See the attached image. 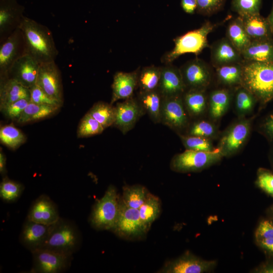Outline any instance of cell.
<instances>
[{"mask_svg": "<svg viewBox=\"0 0 273 273\" xmlns=\"http://www.w3.org/2000/svg\"><path fill=\"white\" fill-rule=\"evenodd\" d=\"M255 184L263 192L273 198V171L264 168H259Z\"/></svg>", "mask_w": 273, "mask_h": 273, "instance_id": "7bdbcfd3", "label": "cell"}, {"mask_svg": "<svg viewBox=\"0 0 273 273\" xmlns=\"http://www.w3.org/2000/svg\"><path fill=\"white\" fill-rule=\"evenodd\" d=\"M196 12L204 15L210 16L222 9L226 0H196Z\"/></svg>", "mask_w": 273, "mask_h": 273, "instance_id": "bcb514c9", "label": "cell"}, {"mask_svg": "<svg viewBox=\"0 0 273 273\" xmlns=\"http://www.w3.org/2000/svg\"><path fill=\"white\" fill-rule=\"evenodd\" d=\"M242 62L215 68L218 81L227 88H236L240 86L242 76Z\"/></svg>", "mask_w": 273, "mask_h": 273, "instance_id": "f546056e", "label": "cell"}, {"mask_svg": "<svg viewBox=\"0 0 273 273\" xmlns=\"http://www.w3.org/2000/svg\"><path fill=\"white\" fill-rule=\"evenodd\" d=\"M233 98L234 112L238 117H244L250 114L258 102L253 94L241 85L235 88Z\"/></svg>", "mask_w": 273, "mask_h": 273, "instance_id": "f1b7e54d", "label": "cell"}, {"mask_svg": "<svg viewBox=\"0 0 273 273\" xmlns=\"http://www.w3.org/2000/svg\"><path fill=\"white\" fill-rule=\"evenodd\" d=\"M258 130L270 143L273 144V111L262 119L258 125Z\"/></svg>", "mask_w": 273, "mask_h": 273, "instance_id": "7dc6e473", "label": "cell"}, {"mask_svg": "<svg viewBox=\"0 0 273 273\" xmlns=\"http://www.w3.org/2000/svg\"><path fill=\"white\" fill-rule=\"evenodd\" d=\"M111 231L128 240L144 239L148 232L141 220L139 209L127 206L122 200L118 218Z\"/></svg>", "mask_w": 273, "mask_h": 273, "instance_id": "ba28073f", "label": "cell"}, {"mask_svg": "<svg viewBox=\"0 0 273 273\" xmlns=\"http://www.w3.org/2000/svg\"><path fill=\"white\" fill-rule=\"evenodd\" d=\"M30 100L32 103L60 108L62 104L52 99L36 84L30 88Z\"/></svg>", "mask_w": 273, "mask_h": 273, "instance_id": "f6af8a7d", "label": "cell"}, {"mask_svg": "<svg viewBox=\"0 0 273 273\" xmlns=\"http://www.w3.org/2000/svg\"><path fill=\"white\" fill-rule=\"evenodd\" d=\"M59 108H60L30 102L17 122L24 124L39 120L52 115Z\"/></svg>", "mask_w": 273, "mask_h": 273, "instance_id": "836d02e7", "label": "cell"}, {"mask_svg": "<svg viewBox=\"0 0 273 273\" xmlns=\"http://www.w3.org/2000/svg\"><path fill=\"white\" fill-rule=\"evenodd\" d=\"M24 186L5 176L0 184V197L6 203L17 201L22 195Z\"/></svg>", "mask_w": 273, "mask_h": 273, "instance_id": "f35d334b", "label": "cell"}, {"mask_svg": "<svg viewBox=\"0 0 273 273\" xmlns=\"http://www.w3.org/2000/svg\"><path fill=\"white\" fill-rule=\"evenodd\" d=\"M60 217L56 204L48 195L41 194L32 203L26 218L39 223L51 225Z\"/></svg>", "mask_w": 273, "mask_h": 273, "instance_id": "ac0fdd59", "label": "cell"}, {"mask_svg": "<svg viewBox=\"0 0 273 273\" xmlns=\"http://www.w3.org/2000/svg\"><path fill=\"white\" fill-rule=\"evenodd\" d=\"M30 97L29 88L7 76L0 77V108L22 99L30 100Z\"/></svg>", "mask_w": 273, "mask_h": 273, "instance_id": "484cf974", "label": "cell"}, {"mask_svg": "<svg viewBox=\"0 0 273 273\" xmlns=\"http://www.w3.org/2000/svg\"><path fill=\"white\" fill-rule=\"evenodd\" d=\"M215 260L202 259L189 251L177 258L165 262L158 271L161 273H203L212 270L216 266Z\"/></svg>", "mask_w": 273, "mask_h": 273, "instance_id": "8fae6325", "label": "cell"}, {"mask_svg": "<svg viewBox=\"0 0 273 273\" xmlns=\"http://www.w3.org/2000/svg\"><path fill=\"white\" fill-rule=\"evenodd\" d=\"M242 56L246 61H273V38L251 41L242 52Z\"/></svg>", "mask_w": 273, "mask_h": 273, "instance_id": "4316f807", "label": "cell"}, {"mask_svg": "<svg viewBox=\"0 0 273 273\" xmlns=\"http://www.w3.org/2000/svg\"><path fill=\"white\" fill-rule=\"evenodd\" d=\"M39 65L32 57L24 54L13 64L5 76L29 89L35 84Z\"/></svg>", "mask_w": 273, "mask_h": 273, "instance_id": "e0dca14e", "label": "cell"}, {"mask_svg": "<svg viewBox=\"0 0 273 273\" xmlns=\"http://www.w3.org/2000/svg\"><path fill=\"white\" fill-rule=\"evenodd\" d=\"M178 135L186 150L202 152H212L216 150L212 140L184 134H178Z\"/></svg>", "mask_w": 273, "mask_h": 273, "instance_id": "ab89813d", "label": "cell"}, {"mask_svg": "<svg viewBox=\"0 0 273 273\" xmlns=\"http://www.w3.org/2000/svg\"><path fill=\"white\" fill-rule=\"evenodd\" d=\"M206 91L188 89L183 94L184 104L191 119L201 118L207 114L208 95Z\"/></svg>", "mask_w": 273, "mask_h": 273, "instance_id": "cb8c5ba5", "label": "cell"}, {"mask_svg": "<svg viewBox=\"0 0 273 273\" xmlns=\"http://www.w3.org/2000/svg\"><path fill=\"white\" fill-rule=\"evenodd\" d=\"M115 118L113 126L123 134L131 130L146 113L136 97H132L118 102L115 106Z\"/></svg>", "mask_w": 273, "mask_h": 273, "instance_id": "5bb4252c", "label": "cell"}, {"mask_svg": "<svg viewBox=\"0 0 273 273\" xmlns=\"http://www.w3.org/2000/svg\"><path fill=\"white\" fill-rule=\"evenodd\" d=\"M81 243V234L76 224L60 217L52 225L42 248L73 255L79 250Z\"/></svg>", "mask_w": 273, "mask_h": 273, "instance_id": "277c9868", "label": "cell"}, {"mask_svg": "<svg viewBox=\"0 0 273 273\" xmlns=\"http://www.w3.org/2000/svg\"><path fill=\"white\" fill-rule=\"evenodd\" d=\"M161 67L151 65L140 70L138 77L139 92L157 89L160 78Z\"/></svg>", "mask_w": 273, "mask_h": 273, "instance_id": "d590c367", "label": "cell"}, {"mask_svg": "<svg viewBox=\"0 0 273 273\" xmlns=\"http://www.w3.org/2000/svg\"><path fill=\"white\" fill-rule=\"evenodd\" d=\"M30 102L29 99H22L1 107L0 110L6 117L17 121Z\"/></svg>", "mask_w": 273, "mask_h": 273, "instance_id": "ee69618b", "label": "cell"}, {"mask_svg": "<svg viewBox=\"0 0 273 273\" xmlns=\"http://www.w3.org/2000/svg\"><path fill=\"white\" fill-rule=\"evenodd\" d=\"M140 70L138 69L130 72H117L114 75L112 84V97L110 103L119 100H125L133 96L138 87Z\"/></svg>", "mask_w": 273, "mask_h": 273, "instance_id": "44dd1931", "label": "cell"}, {"mask_svg": "<svg viewBox=\"0 0 273 273\" xmlns=\"http://www.w3.org/2000/svg\"><path fill=\"white\" fill-rule=\"evenodd\" d=\"M220 133L215 122L201 118L191 121L184 134L214 140L219 138Z\"/></svg>", "mask_w": 273, "mask_h": 273, "instance_id": "4dcf8cb0", "label": "cell"}, {"mask_svg": "<svg viewBox=\"0 0 273 273\" xmlns=\"http://www.w3.org/2000/svg\"><path fill=\"white\" fill-rule=\"evenodd\" d=\"M217 26L209 21H206L199 28L177 36L173 39L174 48L165 53L161 58L165 64H171L181 55L186 53L199 55L209 45L208 34Z\"/></svg>", "mask_w": 273, "mask_h": 273, "instance_id": "3957f363", "label": "cell"}, {"mask_svg": "<svg viewBox=\"0 0 273 273\" xmlns=\"http://www.w3.org/2000/svg\"><path fill=\"white\" fill-rule=\"evenodd\" d=\"M24 7L17 0L0 1V42L19 28Z\"/></svg>", "mask_w": 273, "mask_h": 273, "instance_id": "2e32d148", "label": "cell"}, {"mask_svg": "<svg viewBox=\"0 0 273 273\" xmlns=\"http://www.w3.org/2000/svg\"><path fill=\"white\" fill-rule=\"evenodd\" d=\"M150 192L144 186L139 184L123 187L122 202L127 206L139 209L147 198Z\"/></svg>", "mask_w": 273, "mask_h": 273, "instance_id": "e575fe53", "label": "cell"}, {"mask_svg": "<svg viewBox=\"0 0 273 273\" xmlns=\"http://www.w3.org/2000/svg\"><path fill=\"white\" fill-rule=\"evenodd\" d=\"M52 225H46L26 218L19 235V242L31 253L42 248Z\"/></svg>", "mask_w": 273, "mask_h": 273, "instance_id": "d6986e66", "label": "cell"}, {"mask_svg": "<svg viewBox=\"0 0 273 273\" xmlns=\"http://www.w3.org/2000/svg\"><path fill=\"white\" fill-rule=\"evenodd\" d=\"M223 156L216 148L212 152L186 150L172 158L170 169L179 173L200 172L220 162Z\"/></svg>", "mask_w": 273, "mask_h": 273, "instance_id": "52a82bcc", "label": "cell"}, {"mask_svg": "<svg viewBox=\"0 0 273 273\" xmlns=\"http://www.w3.org/2000/svg\"><path fill=\"white\" fill-rule=\"evenodd\" d=\"M268 212L271 216V218H273V204L270 207Z\"/></svg>", "mask_w": 273, "mask_h": 273, "instance_id": "11a10c76", "label": "cell"}, {"mask_svg": "<svg viewBox=\"0 0 273 273\" xmlns=\"http://www.w3.org/2000/svg\"><path fill=\"white\" fill-rule=\"evenodd\" d=\"M262 0H232V10L239 16L260 14Z\"/></svg>", "mask_w": 273, "mask_h": 273, "instance_id": "b9f144b4", "label": "cell"}, {"mask_svg": "<svg viewBox=\"0 0 273 273\" xmlns=\"http://www.w3.org/2000/svg\"><path fill=\"white\" fill-rule=\"evenodd\" d=\"M6 157L1 150L0 151V173L2 175H5L7 172L6 169Z\"/></svg>", "mask_w": 273, "mask_h": 273, "instance_id": "816d5d0a", "label": "cell"}, {"mask_svg": "<svg viewBox=\"0 0 273 273\" xmlns=\"http://www.w3.org/2000/svg\"><path fill=\"white\" fill-rule=\"evenodd\" d=\"M226 37L241 54L251 42L239 16L229 23L226 30Z\"/></svg>", "mask_w": 273, "mask_h": 273, "instance_id": "1f68e13d", "label": "cell"}, {"mask_svg": "<svg viewBox=\"0 0 273 273\" xmlns=\"http://www.w3.org/2000/svg\"><path fill=\"white\" fill-rule=\"evenodd\" d=\"M121 203L116 187L109 186L104 196L92 207L89 217L90 225L97 230L111 231L118 218Z\"/></svg>", "mask_w": 273, "mask_h": 273, "instance_id": "5b68a950", "label": "cell"}, {"mask_svg": "<svg viewBox=\"0 0 273 273\" xmlns=\"http://www.w3.org/2000/svg\"><path fill=\"white\" fill-rule=\"evenodd\" d=\"M239 17L251 41L273 38L267 18L263 17L260 14Z\"/></svg>", "mask_w": 273, "mask_h": 273, "instance_id": "d4e9b609", "label": "cell"}, {"mask_svg": "<svg viewBox=\"0 0 273 273\" xmlns=\"http://www.w3.org/2000/svg\"><path fill=\"white\" fill-rule=\"evenodd\" d=\"M136 98L151 120L160 123L163 97L158 89L138 92Z\"/></svg>", "mask_w": 273, "mask_h": 273, "instance_id": "83f0119b", "label": "cell"}, {"mask_svg": "<svg viewBox=\"0 0 273 273\" xmlns=\"http://www.w3.org/2000/svg\"><path fill=\"white\" fill-rule=\"evenodd\" d=\"M186 89H205L210 84L212 74L210 67L203 60L195 58L179 68Z\"/></svg>", "mask_w": 273, "mask_h": 273, "instance_id": "4fadbf2b", "label": "cell"}, {"mask_svg": "<svg viewBox=\"0 0 273 273\" xmlns=\"http://www.w3.org/2000/svg\"><path fill=\"white\" fill-rule=\"evenodd\" d=\"M271 218V219L273 220V218Z\"/></svg>", "mask_w": 273, "mask_h": 273, "instance_id": "9f6ffc18", "label": "cell"}, {"mask_svg": "<svg viewBox=\"0 0 273 273\" xmlns=\"http://www.w3.org/2000/svg\"><path fill=\"white\" fill-rule=\"evenodd\" d=\"M210 58L211 64L215 68L241 63L243 61L241 53L226 37L216 40L211 45Z\"/></svg>", "mask_w": 273, "mask_h": 273, "instance_id": "7402d4cb", "label": "cell"}, {"mask_svg": "<svg viewBox=\"0 0 273 273\" xmlns=\"http://www.w3.org/2000/svg\"><path fill=\"white\" fill-rule=\"evenodd\" d=\"M241 86L247 89L261 105L273 100V61L242 62Z\"/></svg>", "mask_w": 273, "mask_h": 273, "instance_id": "7a4b0ae2", "label": "cell"}, {"mask_svg": "<svg viewBox=\"0 0 273 273\" xmlns=\"http://www.w3.org/2000/svg\"><path fill=\"white\" fill-rule=\"evenodd\" d=\"M269 158H270V161L271 164L273 168V149H272V150L271 151L270 153Z\"/></svg>", "mask_w": 273, "mask_h": 273, "instance_id": "db71d44e", "label": "cell"}, {"mask_svg": "<svg viewBox=\"0 0 273 273\" xmlns=\"http://www.w3.org/2000/svg\"><path fill=\"white\" fill-rule=\"evenodd\" d=\"M104 129L113 126L115 118V106L111 103L99 101L87 112Z\"/></svg>", "mask_w": 273, "mask_h": 273, "instance_id": "8d00e7d4", "label": "cell"}, {"mask_svg": "<svg viewBox=\"0 0 273 273\" xmlns=\"http://www.w3.org/2000/svg\"><path fill=\"white\" fill-rule=\"evenodd\" d=\"M24 133L12 124L2 126L0 128L1 143L11 149H16L26 141Z\"/></svg>", "mask_w": 273, "mask_h": 273, "instance_id": "74e56055", "label": "cell"}, {"mask_svg": "<svg viewBox=\"0 0 273 273\" xmlns=\"http://www.w3.org/2000/svg\"><path fill=\"white\" fill-rule=\"evenodd\" d=\"M0 77L5 76L13 64L25 54L23 37L20 29H16L0 42Z\"/></svg>", "mask_w": 273, "mask_h": 273, "instance_id": "9a60e30c", "label": "cell"}, {"mask_svg": "<svg viewBox=\"0 0 273 273\" xmlns=\"http://www.w3.org/2000/svg\"><path fill=\"white\" fill-rule=\"evenodd\" d=\"M191 120L184 104L183 95L163 98L160 123L177 134H184Z\"/></svg>", "mask_w": 273, "mask_h": 273, "instance_id": "30bf717a", "label": "cell"}, {"mask_svg": "<svg viewBox=\"0 0 273 273\" xmlns=\"http://www.w3.org/2000/svg\"><path fill=\"white\" fill-rule=\"evenodd\" d=\"M268 22L269 23L271 31L273 34V4L272 6L270 11V12L268 15V16L267 17Z\"/></svg>", "mask_w": 273, "mask_h": 273, "instance_id": "f5cc1de1", "label": "cell"}, {"mask_svg": "<svg viewBox=\"0 0 273 273\" xmlns=\"http://www.w3.org/2000/svg\"><path fill=\"white\" fill-rule=\"evenodd\" d=\"M35 84L49 97L63 104L61 74L55 61L40 64Z\"/></svg>", "mask_w": 273, "mask_h": 273, "instance_id": "7c38bea8", "label": "cell"}, {"mask_svg": "<svg viewBox=\"0 0 273 273\" xmlns=\"http://www.w3.org/2000/svg\"><path fill=\"white\" fill-rule=\"evenodd\" d=\"M104 127L88 112L80 120L77 134L78 138L89 137L101 133Z\"/></svg>", "mask_w": 273, "mask_h": 273, "instance_id": "60d3db41", "label": "cell"}, {"mask_svg": "<svg viewBox=\"0 0 273 273\" xmlns=\"http://www.w3.org/2000/svg\"><path fill=\"white\" fill-rule=\"evenodd\" d=\"M161 67L157 89L163 97L182 95L186 90L179 68L171 64Z\"/></svg>", "mask_w": 273, "mask_h": 273, "instance_id": "ffe728a7", "label": "cell"}, {"mask_svg": "<svg viewBox=\"0 0 273 273\" xmlns=\"http://www.w3.org/2000/svg\"><path fill=\"white\" fill-rule=\"evenodd\" d=\"M141 220L149 231L152 224L157 219L161 211L160 199L149 193L143 204L139 209Z\"/></svg>", "mask_w": 273, "mask_h": 273, "instance_id": "d6a6232c", "label": "cell"}, {"mask_svg": "<svg viewBox=\"0 0 273 273\" xmlns=\"http://www.w3.org/2000/svg\"><path fill=\"white\" fill-rule=\"evenodd\" d=\"M252 118L238 117L220 133L216 149L223 157L233 156L242 151L251 132Z\"/></svg>", "mask_w": 273, "mask_h": 273, "instance_id": "8992f818", "label": "cell"}, {"mask_svg": "<svg viewBox=\"0 0 273 273\" xmlns=\"http://www.w3.org/2000/svg\"><path fill=\"white\" fill-rule=\"evenodd\" d=\"M32 266L30 272L60 273L71 266L73 255L42 248L31 252Z\"/></svg>", "mask_w": 273, "mask_h": 273, "instance_id": "9c48e42d", "label": "cell"}, {"mask_svg": "<svg viewBox=\"0 0 273 273\" xmlns=\"http://www.w3.org/2000/svg\"><path fill=\"white\" fill-rule=\"evenodd\" d=\"M255 242L266 255L273 258V233Z\"/></svg>", "mask_w": 273, "mask_h": 273, "instance_id": "c3c4849f", "label": "cell"}, {"mask_svg": "<svg viewBox=\"0 0 273 273\" xmlns=\"http://www.w3.org/2000/svg\"><path fill=\"white\" fill-rule=\"evenodd\" d=\"M19 28L23 37L25 54L39 64L55 61L59 52L48 27L24 16Z\"/></svg>", "mask_w": 273, "mask_h": 273, "instance_id": "6da1fadb", "label": "cell"}, {"mask_svg": "<svg viewBox=\"0 0 273 273\" xmlns=\"http://www.w3.org/2000/svg\"><path fill=\"white\" fill-rule=\"evenodd\" d=\"M233 93L230 88L213 90L208 95L207 114L216 122L228 112L233 100Z\"/></svg>", "mask_w": 273, "mask_h": 273, "instance_id": "603a6c76", "label": "cell"}, {"mask_svg": "<svg viewBox=\"0 0 273 273\" xmlns=\"http://www.w3.org/2000/svg\"><path fill=\"white\" fill-rule=\"evenodd\" d=\"M180 5L186 13L193 14L196 12L197 8L196 0H180Z\"/></svg>", "mask_w": 273, "mask_h": 273, "instance_id": "681fc988", "label": "cell"}, {"mask_svg": "<svg viewBox=\"0 0 273 273\" xmlns=\"http://www.w3.org/2000/svg\"><path fill=\"white\" fill-rule=\"evenodd\" d=\"M253 272L273 273V261H267L262 263L253 270Z\"/></svg>", "mask_w": 273, "mask_h": 273, "instance_id": "f907efd6", "label": "cell"}]
</instances>
